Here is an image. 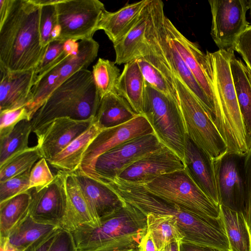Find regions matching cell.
I'll list each match as a JSON object with an SVG mask.
<instances>
[{"label":"cell","instance_id":"obj_1","mask_svg":"<svg viewBox=\"0 0 251 251\" xmlns=\"http://www.w3.org/2000/svg\"><path fill=\"white\" fill-rule=\"evenodd\" d=\"M125 202L145 215L153 213L173 216L184 237L182 243L230 251L222 218H207L194 213L149 192L143 185L118 178L106 183Z\"/></svg>","mask_w":251,"mask_h":251},{"label":"cell","instance_id":"obj_2","mask_svg":"<svg viewBox=\"0 0 251 251\" xmlns=\"http://www.w3.org/2000/svg\"><path fill=\"white\" fill-rule=\"evenodd\" d=\"M41 9L33 0H8L0 19V67L11 71L36 69L47 47L41 43Z\"/></svg>","mask_w":251,"mask_h":251},{"label":"cell","instance_id":"obj_3","mask_svg":"<svg viewBox=\"0 0 251 251\" xmlns=\"http://www.w3.org/2000/svg\"><path fill=\"white\" fill-rule=\"evenodd\" d=\"M234 50L219 49L206 55L217 101L214 123L228 153L244 156L249 149L233 81L230 59Z\"/></svg>","mask_w":251,"mask_h":251},{"label":"cell","instance_id":"obj_4","mask_svg":"<svg viewBox=\"0 0 251 251\" xmlns=\"http://www.w3.org/2000/svg\"><path fill=\"white\" fill-rule=\"evenodd\" d=\"M146 220L142 212L125 201L101 219L100 226H82L72 233L78 251H139L147 232Z\"/></svg>","mask_w":251,"mask_h":251},{"label":"cell","instance_id":"obj_5","mask_svg":"<svg viewBox=\"0 0 251 251\" xmlns=\"http://www.w3.org/2000/svg\"><path fill=\"white\" fill-rule=\"evenodd\" d=\"M100 100L92 72L82 69L54 90L36 111L31 120L32 132L39 131L59 118L94 119Z\"/></svg>","mask_w":251,"mask_h":251},{"label":"cell","instance_id":"obj_6","mask_svg":"<svg viewBox=\"0 0 251 251\" xmlns=\"http://www.w3.org/2000/svg\"><path fill=\"white\" fill-rule=\"evenodd\" d=\"M148 7L149 18L145 34L147 43L194 95L212 120L214 110L208 97L169 39L165 26L163 1L151 0Z\"/></svg>","mask_w":251,"mask_h":251},{"label":"cell","instance_id":"obj_7","mask_svg":"<svg viewBox=\"0 0 251 251\" xmlns=\"http://www.w3.org/2000/svg\"><path fill=\"white\" fill-rule=\"evenodd\" d=\"M143 115L160 142L183 160L186 132L179 102L146 82Z\"/></svg>","mask_w":251,"mask_h":251},{"label":"cell","instance_id":"obj_8","mask_svg":"<svg viewBox=\"0 0 251 251\" xmlns=\"http://www.w3.org/2000/svg\"><path fill=\"white\" fill-rule=\"evenodd\" d=\"M175 82L186 134L212 160L226 153V145L207 111L176 75Z\"/></svg>","mask_w":251,"mask_h":251},{"label":"cell","instance_id":"obj_9","mask_svg":"<svg viewBox=\"0 0 251 251\" xmlns=\"http://www.w3.org/2000/svg\"><path fill=\"white\" fill-rule=\"evenodd\" d=\"M152 194L201 216L218 219L220 205L197 185L185 169L158 177L143 185Z\"/></svg>","mask_w":251,"mask_h":251},{"label":"cell","instance_id":"obj_10","mask_svg":"<svg viewBox=\"0 0 251 251\" xmlns=\"http://www.w3.org/2000/svg\"><path fill=\"white\" fill-rule=\"evenodd\" d=\"M99 43L93 38L79 41L77 50L37 75L32 89L33 101L29 108L32 118L50 94L79 70L87 68L96 58Z\"/></svg>","mask_w":251,"mask_h":251},{"label":"cell","instance_id":"obj_11","mask_svg":"<svg viewBox=\"0 0 251 251\" xmlns=\"http://www.w3.org/2000/svg\"><path fill=\"white\" fill-rule=\"evenodd\" d=\"M55 6L59 28L57 40L65 41L93 38L105 10L99 0H58Z\"/></svg>","mask_w":251,"mask_h":251},{"label":"cell","instance_id":"obj_12","mask_svg":"<svg viewBox=\"0 0 251 251\" xmlns=\"http://www.w3.org/2000/svg\"><path fill=\"white\" fill-rule=\"evenodd\" d=\"M164 146L154 133L128 140L99 156L91 177L102 182L113 180L137 160Z\"/></svg>","mask_w":251,"mask_h":251},{"label":"cell","instance_id":"obj_13","mask_svg":"<svg viewBox=\"0 0 251 251\" xmlns=\"http://www.w3.org/2000/svg\"><path fill=\"white\" fill-rule=\"evenodd\" d=\"M244 158L226 152L212 160L219 205L242 213L245 197Z\"/></svg>","mask_w":251,"mask_h":251},{"label":"cell","instance_id":"obj_14","mask_svg":"<svg viewBox=\"0 0 251 251\" xmlns=\"http://www.w3.org/2000/svg\"><path fill=\"white\" fill-rule=\"evenodd\" d=\"M212 14L210 34L219 49L232 48L238 36L249 25L247 0H208Z\"/></svg>","mask_w":251,"mask_h":251},{"label":"cell","instance_id":"obj_15","mask_svg":"<svg viewBox=\"0 0 251 251\" xmlns=\"http://www.w3.org/2000/svg\"><path fill=\"white\" fill-rule=\"evenodd\" d=\"M154 133L144 115H139L120 126L101 130L84 153L79 169L92 177L96 161L101 154L131 139Z\"/></svg>","mask_w":251,"mask_h":251},{"label":"cell","instance_id":"obj_16","mask_svg":"<svg viewBox=\"0 0 251 251\" xmlns=\"http://www.w3.org/2000/svg\"><path fill=\"white\" fill-rule=\"evenodd\" d=\"M165 23L171 42L205 93L213 107V122L216 115L217 101L206 55L200 50L196 43L185 37L166 16Z\"/></svg>","mask_w":251,"mask_h":251},{"label":"cell","instance_id":"obj_17","mask_svg":"<svg viewBox=\"0 0 251 251\" xmlns=\"http://www.w3.org/2000/svg\"><path fill=\"white\" fill-rule=\"evenodd\" d=\"M65 176V173L57 171L49 185L39 191L31 189L29 215L35 221L60 228L67 202Z\"/></svg>","mask_w":251,"mask_h":251},{"label":"cell","instance_id":"obj_18","mask_svg":"<svg viewBox=\"0 0 251 251\" xmlns=\"http://www.w3.org/2000/svg\"><path fill=\"white\" fill-rule=\"evenodd\" d=\"M184 169L183 160L164 146L137 160L117 178L129 183L145 185L160 176Z\"/></svg>","mask_w":251,"mask_h":251},{"label":"cell","instance_id":"obj_19","mask_svg":"<svg viewBox=\"0 0 251 251\" xmlns=\"http://www.w3.org/2000/svg\"><path fill=\"white\" fill-rule=\"evenodd\" d=\"M94 119L79 121L69 118H57L35 134L37 146L48 161L58 154L70 143L92 125Z\"/></svg>","mask_w":251,"mask_h":251},{"label":"cell","instance_id":"obj_20","mask_svg":"<svg viewBox=\"0 0 251 251\" xmlns=\"http://www.w3.org/2000/svg\"><path fill=\"white\" fill-rule=\"evenodd\" d=\"M72 174L78 183L97 227L100 220L121 207L125 201L108 185L84 174L79 169Z\"/></svg>","mask_w":251,"mask_h":251},{"label":"cell","instance_id":"obj_21","mask_svg":"<svg viewBox=\"0 0 251 251\" xmlns=\"http://www.w3.org/2000/svg\"><path fill=\"white\" fill-rule=\"evenodd\" d=\"M0 111L25 106L29 109L37 76L35 69L11 71L0 67Z\"/></svg>","mask_w":251,"mask_h":251},{"label":"cell","instance_id":"obj_22","mask_svg":"<svg viewBox=\"0 0 251 251\" xmlns=\"http://www.w3.org/2000/svg\"><path fill=\"white\" fill-rule=\"evenodd\" d=\"M183 161L191 178L213 202L220 205L213 160L187 134Z\"/></svg>","mask_w":251,"mask_h":251},{"label":"cell","instance_id":"obj_23","mask_svg":"<svg viewBox=\"0 0 251 251\" xmlns=\"http://www.w3.org/2000/svg\"><path fill=\"white\" fill-rule=\"evenodd\" d=\"M135 59L147 83L179 101L174 74L168 65L150 48L146 40Z\"/></svg>","mask_w":251,"mask_h":251},{"label":"cell","instance_id":"obj_24","mask_svg":"<svg viewBox=\"0 0 251 251\" xmlns=\"http://www.w3.org/2000/svg\"><path fill=\"white\" fill-rule=\"evenodd\" d=\"M65 174L67 202L60 228L72 233L82 226L96 227L88 203L76 179L72 174Z\"/></svg>","mask_w":251,"mask_h":251},{"label":"cell","instance_id":"obj_25","mask_svg":"<svg viewBox=\"0 0 251 251\" xmlns=\"http://www.w3.org/2000/svg\"><path fill=\"white\" fill-rule=\"evenodd\" d=\"M150 0L126 4L115 12L105 9L100 19L98 30H103L113 44L117 42L133 26Z\"/></svg>","mask_w":251,"mask_h":251},{"label":"cell","instance_id":"obj_26","mask_svg":"<svg viewBox=\"0 0 251 251\" xmlns=\"http://www.w3.org/2000/svg\"><path fill=\"white\" fill-rule=\"evenodd\" d=\"M138 115L125 99L114 92L100 99L94 123L103 130L127 123Z\"/></svg>","mask_w":251,"mask_h":251},{"label":"cell","instance_id":"obj_27","mask_svg":"<svg viewBox=\"0 0 251 251\" xmlns=\"http://www.w3.org/2000/svg\"><path fill=\"white\" fill-rule=\"evenodd\" d=\"M101 130L93 122L85 131L48 161L57 171L72 173L79 169L84 153Z\"/></svg>","mask_w":251,"mask_h":251},{"label":"cell","instance_id":"obj_28","mask_svg":"<svg viewBox=\"0 0 251 251\" xmlns=\"http://www.w3.org/2000/svg\"><path fill=\"white\" fill-rule=\"evenodd\" d=\"M146 86V81L137 60L126 64L117 82L116 93L139 115H143Z\"/></svg>","mask_w":251,"mask_h":251},{"label":"cell","instance_id":"obj_29","mask_svg":"<svg viewBox=\"0 0 251 251\" xmlns=\"http://www.w3.org/2000/svg\"><path fill=\"white\" fill-rule=\"evenodd\" d=\"M230 67L238 103L247 137L251 146V74L246 65L232 52Z\"/></svg>","mask_w":251,"mask_h":251},{"label":"cell","instance_id":"obj_30","mask_svg":"<svg viewBox=\"0 0 251 251\" xmlns=\"http://www.w3.org/2000/svg\"><path fill=\"white\" fill-rule=\"evenodd\" d=\"M148 4L131 28L123 37L113 44L116 54L115 64H126L138 57L145 42V34L149 13Z\"/></svg>","mask_w":251,"mask_h":251},{"label":"cell","instance_id":"obj_31","mask_svg":"<svg viewBox=\"0 0 251 251\" xmlns=\"http://www.w3.org/2000/svg\"><path fill=\"white\" fill-rule=\"evenodd\" d=\"M230 251H251V234L241 212L220 205Z\"/></svg>","mask_w":251,"mask_h":251},{"label":"cell","instance_id":"obj_32","mask_svg":"<svg viewBox=\"0 0 251 251\" xmlns=\"http://www.w3.org/2000/svg\"><path fill=\"white\" fill-rule=\"evenodd\" d=\"M31 189L0 202V237H7L28 215Z\"/></svg>","mask_w":251,"mask_h":251},{"label":"cell","instance_id":"obj_33","mask_svg":"<svg viewBox=\"0 0 251 251\" xmlns=\"http://www.w3.org/2000/svg\"><path fill=\"white\" fill-rule=\"evenodd\" d=\"M146 216L147 231L151 232L158 251H163L174 242H182L184 237L177 221L172 216L148 213Z\"/></svg>","mask_w":251,"mask_h":251},{"label":"cell","instance_id":"obj_34","mask_svg":"<svg viewBox=\"0 0 251 251\" xmlns=\"http://www.w3.org/2000/svg\"><path fill=\"white\" fill-rule=\"evenodd\" d=\"M58 226L39 223L28 215L7 237L12 245L22 251L40 239L47 236Z\"/></svg>","mask_w":251,"mask_h":251},{"label":"cell","instance_id":"obj_35","mask_svg":"<svg viewBox=\"0 0 251 251\" xmlns=\"http://www.w3.org/2000/svg\"><path fill=\"white\" fill-rule=\"evenodd\" d=\"M32 131L31 121L25 120L18 123L11 131L0 136V166L29 148L28 139Z\"/></svg>","mask_w":251,"mask_h":251},{"label":"cell","instance_id":"obj_36","mask_svg":"<svg viewBox=\"0 0 251 251\" xmlns=\"http://www.w3.org/2000/svg\"><path fill=\"white\" fill-rule=\"evenodd\" d=\"M92 72L100 99L109 93L116 92V86L121 74L115 62L99 58L93 66Z\"/></svg>","mask_w":251,"mask_h":251},{"label":"cell","instance_id":"obj_37","mask_svg":"<svg viewBox=\"0 0 251 251\" xmlns=\"http://www.w3.org/2000/svg\"><path fill=\"white\" fill-rule=\"evenodd\" d=\"M41 158L37 146L17 153L0 166V182L31 169Z\"/></svg>","mask_w":251,"mask_h":251},{"label":"cell","instance_id":"obj_38","mask_svg":"<svg viewBox=\"0 0 251 251\" xmlns=\"http://www.w3.org/2000/svg\"><path fill=\"white\" fill-rule=\"evenodd\" d=\"M55 5L41 6L40 31L41 43L43 47H47L51 42L57 40L59 36Z\"/></svg>","mask_w":251,"mask_h":251},{"label":"cell","instance_id":"obj_39","mask_svg":"<svg viewBox=\"0 0 251 251\" xmlns=\"http://www.w3.org/2000/svg\"><path fill=\"white\" fill-rule=\"evenodd\" d=\"M31 169L0 182V202L29 190V176Z\"/></svg>","mask_w":251,"mask_h":251},{"label":"cell","instance_id":"obj_40","mask_svg":"<svg viewBox=\"0 0 251 251\" xmlns=\"http://www.w3.org/2000/svg\"><path fill=\"white\" fill-rule=\"evenodd\" d=\"M32 115L26 106L0 111V136L11 131L20 122L31 121Z\"/></svg>","mask_w":251,"mask_h":251},{"label":"cell","instance_id":"obj_41","mask_svg":"<svg viewBox=\"0 0 251 251\" xmlns=\"http://www.w3.org/2000/svg\"><path fill=\"white\" fill-rule=\"evenodd\" d=\"M48 161L41 158L32 167L29 176V189L39 191L50 183L54 178L48 164Z\"/></svg>","mask_w":251,"mask_h":251},{"label":"cell","instance_id":"obj_42","mask_svg":"<svg viewBox=\"0 0 251 251\" xmlns=\"http://www.w3.org/2000/svg\"><path fill=\"white\" fill-rule=\"evenodd\" d=\"M245 197L242 214L251 234V146L244 155Z\"/></svg>","mask_w":251,"mask_h":251},{"label":"cell","instance_id":"obj_43","mask_svg":"<svg viewBox=\"0 0 251 251\" xmlns=\"http://www.w3.org/2000/svg\"><path fill=\"white\" fill-rule=\"evenodd\" d=\"M233 49L241 54L251 74V25L238 36Z\"/></svg>","mask_w":251,"mask_h":251},{"label":"cell","instance_id":"obj_44","mask_svg":"<svg viewBox=\"0 0 251 251\" xmlns=\"http://www.w3.org/2000/svg\"><path fill=\"white\" fill-rule=\"evenodd\" d=\"M48 251H78L72 233L60 229Z\"/></svg>","mask_w":251,"mask_h":251},{"label":"cell","instance_id":"obj_45","mask_svg":"<svg viewBox=\"0 0 251 251\" xmlns=\"http://www.w3.org/2000/svg\"><path fill=\"white\" fill-rule=\"evenodd\" d=\"M60 229L58 228L47 236L40 239L24 251H48Z\"/></svg>","mask_w":251,"mask_h":251},{"label":"cell","instance_id":"obj_46","mask_svg":"<svg viewBox=\"0 0 251 251\" xmlns=\"http://www.w3.org/2000/svg\"><path fill=\"white\" fill-rule=\"evenodd\" d=\"M139 251H158L150 232L147 231L139 246Z\"/></svg>","mask_w":251,"mask_h":251},{"label":"cell","instance_id":"obj_47","mask_svg":"<svg viewBox=\"0 0 251 251\" xmlns=\"http://www.w3.org/2000/svg\"><path fill=\"white\" fill-rule=\"evenodd\" d=\"M180 251H225L217 248L197 246L186 243H181Z\"/></svg>","mask_w":251,"mask_h":251},{"label":"cell","instance_id":"obj_48","mask_svg":"<svg viewBox=\"0 0 251 251\" xmlns=\"http://www.w3.org/2000/svg\"><path fill=\"white\" fill-rule=\"evenodd\" d=\"M0 251H24L10 244L7 237H0Z\"/></svg>","mask_w":251,"mask_h":251},{"label":"cell","instance_id":"obj_49","mask_svg":"<svg viewBox=\"0 0 251 251\" xmlns=\"http://www.w3.org/2000/svg\"><path fill=\"white\" fill-rule=\"evenodd\" d=\"M181 242H174L168 245L163 251H180V245Z\"/></svg>","mask_w":251,"mask_h":251},{"label":"cell","instance_id":"obj_50","mask_svg":"<svg viewBox=\"0 0 251 251\" xmlns=\"http://www.w3.org/2000/svg\"><path fill=\"white\" fill-rule=\"evenodd\" d=\"M248 4L249 7V9H250V14L251 17V0H248Z\"/></svg>","mask_w":251,"mask_h":251},{"label":"cell","instance_id":"obj_51","mask_svg":"<svg viewBox=\"0 0 251 251\" xmlns=\"http://www.w3.org/2000/svg\"><path fill=\"white\" fill-rule=\"evenodd\" d=\"M139 251L138 250H133V251Z\"/></svg>","mask_w":251,"mask_h":251}]
</instances>
